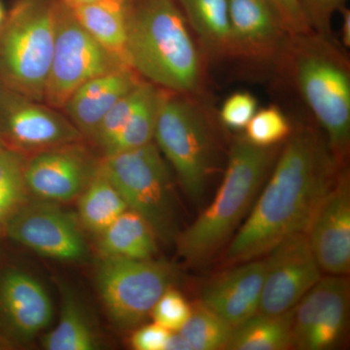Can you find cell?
<instances>
[{"label":"cell","mask_w":350,"mask_h":350,"mask_svg":"<svg viewBox=\"0 0 350 350\" xmlns=\"http://www.w3.org/2000/svg\"><path fill=\"white\" fill-rule=\"evenodd\" d=\"M6 11L4 9L3 5H2L1 1H0V27L3 25L4 21L6 19Z\"/></svg>","instance_id":"39"},{"label":"cell","mask_w":350,"mask_h":350,"mask_svg":"<svg viewBox=\"0 0 350 350\" xmlns=\"http://www.w3.org/2000/svg\"><path fill=\"white\" fill-rule=\"evenodd\" d=\"M255 96L247 92H239L230 96L223 103L220 119L227 128L243 130L257 112Z\"/></svg>","instance_id":"32"},{"label":"cell","mask_w":350,"mask_h":350,"mask_svg":"<svg viewBox=\"0 0 350 350\" xmlns=\"http://www.w3.org/2000/svg\"><path fill=\"white\" fill-rule=\"evenodd\" d=\"M162 92L163 89L149 84L144 98L126 119L118 137L103 157L139 148L153 142Z\"/></svg>","instance_id":"26"},{"label":"cell","mask_w":350,"mask_h":350,"mask_svg":"<svg viewBox=\"0 0 350 350\" xmlns=\"http://www.w3.org/2000/svg\"><path fill=\"white\" fill-rule=\"evenodd\" d=\"M52 319V301L36 278L17 268L0 271V336L17 349L31 342Z\"/></svg>","instance_id":"15"},{"label":"cell","mask_w":350,"mask_h":350,"mask_svg":"<svg viewBox=\"0 0 350 350\" xmlns=\"http://www.w3.org/2000/svg\"><path fill=\"white\" fill-rule=\"evenodd\" d=\"M154 139L186 194L200 200L213 161V144L202 113L180 94L163 90Z\"/></svg>","instance_id":"7"},{"label":"cell","mask_w":350,"mask_h":350,"mask_svg":"<svg viewBox=\"0 0 350 350\" xmlns=\"http://www.w3.org/2000/svg\"><path fill=\"white\" fill-rule=\"evenodd\" d=\"M288 38L312 33L301 0H266Z\"/></svg>","instance_id":"33"},{"label":"cell","mask_w":350,"mask_h":350,"mask_svg":"<svg viewBox=\"0 0 350 350\" xmlns=\"http://www.w3.org/2000/svg\"><path fill=\"white\" fill-rule=\"evenodd\" d=\"M306 234L320 269L332 275L349 273L350 185L345 170L320 202Z\"/></svg>","instance_id":"16"},{"label":"cell","mask_w":350,"mask_h":350,"mask_svg":"<svg viewBox=\"0 0 350 350\" xmlns=\"http://www.w3.org/2000/svg\"><path fill=\"white\" fill-rule=\"evenodd\" d=\"M282 55L287 57L301 96L325 130L328 145L340 161L347 155L350 140V71L347 57L330 39L314 32L288 38Z\"/></svg>","instance_id":"4"},{"label":"cell","mask_w":350,"mask_h":350,"mask_svg":"<svg viewBox=\"0 0 350 350\" xmlns=\"http://www.w3.org/2000/svg\"><path fill=\"white\" fill-rule=\"evenodd\" d=\"M347 0H301V9L310 29L326 39L332 36L334 14L345 6Z\"/></svg>","instance_id":"31"},{"label":"cell","mask_w":350,"mask_h":350,"mask_svg":"<svg viewBox=\"0 0 350 350\" xmlns=\"http://www.w3.org/2000/svg\"><path fill=\"white\" fill-rule=\"evenodd\" d=\"M85 142L59 145L27 156L25 180L29 193L56 204L78 199L101 162Z\"/></svg>","instance_id":"12"},{"label":"cell","mask_w":350,"mask_h":350,"mask_svg":"<svg viewBox=\"0 0 350 350\" xmlns=\"http://www.w3.org/2000/svg\"><path fill=\"white\" fill-rule=\"evenodd\" d=\"M59 0H16L0 27V86L44 100Z\"/></svg>","instance_id":"5"},{"label":"cell","mask_w":350,"mask_h":350,"mask_svg":"<svg viewBox=\"0 0 350 350\" xmlns=\"http://www.w3.org/2000/svg\"><path fill=\"white\" fill-rule=\"evenodd\" d=\"M340 12L342 15V44L345 48L350 47V11L349 9H347L342 7L340 9Z\"/></svg>","instance_id":"36"},{"label":"cell","mask_w":350,"mask_h":350,"mask_svg":"<svg viewBox=\"0 0 350 350\" xmlns=\"http://www.w3.org/2000/svg\"><path fill=\"white\" fill-rule=\"evenodd\" d=\"M16 347H14L13 344H11L8 340H6L5 338L0 336V350H10L15 349Z\"/></svg>","instance_id":"38"},{"label":"cell","mask_w":350,"mask_h":350,"mask_svg":"<svg viewBox=\"0 0 350 350\" xmlns=\"http://www.w3.org/2000/svg\"><path fill=\"white\" fill-rule=\"evenodd\" d=\"M78 200L80 224L96 236L128 209L125 200L101 167V162L100 169Z\"/></svg>","instance_id":"25"},{"label":"cell","mask_w":350,"mask_h":350,"mask_svg":"<svg viewBox=\"0 0 350 350\" xmlns=\"http://www.w3.org/2000/svg\"><path fill=\"white\" fill-rule=\"evenodd\" d=\"M98 237L101 258L150 259L157 251V237L151 226L129 208Z\"/></svg>","instance_id":"20"},{"label":"cell","mask_w":350,"mask_h":350,"mask_svg":"<svg viewBox=\"0 0 350 350\" xmlns=\"http://www.w3.org/2000/svg\"><path fill=\"white\" fill-rule=\"evenodd\" d=\"M234 330L224 319L200 304L192 308L190 317L178 333L192 350L225 349Z\"/></svg>","instance_id":"28"},{"label":"cell","mask_w":350,"mask_h":350,"mask_svg":"<svg viewBox=\"0 0 350 350\" xmlns=\"http://www.w3.org/2000/svg\"><path fill=\"white\" fill-rule=\"evenodd\" d=\"M2 148H3V145H2L1 142H0V151H1Z\"/></svg>","instance_id":"40"},{"label":"cell","mask_w":350,"mask_h":350,"mask_svg":"<svg viewBox=\"0 0 350 350\" xmlns=\"http://www.w3.org/2000/svg\"><path fill=\"white\" fill-rule=\"evenodd\" d=\"M87 142L62 110L0 86V142L25 156Z\"/></svg>","instance_id":"10"},{"label":"cell","mask_w":350,"mask_h":350,"mask_svg":"<svg viewBox=\"0 0 350 350\" xmlns=\"http://www.w3.org/2000/svg\"><path fill=\"white\" fill-rule=\"evenodd\" d=\"M101 167L129 209L149 223L157 239L170 243L178 236L172 177L153 142L101 158Z\"/></svg>","instance_id":"6"},{"label":"cell","mask_w":350,"mask_h":350,"mask_svg":"<svg viewBox=\"0 0 350 350\" xmlns=\"http://www.w3.org/2000/svg\"><path fill=\"white\" fill-rule=\"evenodd\" d=\"M176 2L206 50L215 56H232L228 0H176Z\"/></svg>","instance_id":"23"},{"label":"cell","mask_w":350,"mask_h":350,"mask_svg":"<svg viewBox=\"0 0 350 350\" xmlns=\"http://www.w3.org/2000/svg\"><path fill=\"white\" fill-rule=\"evenodd\" d=\"M232 56L269 59L280 56L288 39L266 0H228Z\"/></svg>","instance_id":"17"},{"label":"cell","mask_w":350,"mask_h":350,"mask_svg":"<svg viewBox=\"0 0 350 350\" xmlns=\"http://www.w3.org/2000/svg\"><path fill=\"white\" fill-rule=\"evenodd\" d=\"M245 139L259 147H273L291 135V126L280 108L271 107L255 113L246 126Z\"/></svg>","instance_id":"29"},{"label":"cell","mask_w":350,"mask_h":350,"mask_svg":"<svg viewBox=\"0 0 350 350\" xmlns=\"http://www.w3.org/2000/svg\"><path fill=\"white\" fill-rule=\"evenodd\" d=\"M62 3L68 7L86 5V4L100 3V2H128L129 0H59Z\"/></svg>","instance_id":"37"},{"label":"cell","mask_w":350,"mask_h":350,"mask_svg":"<svg viewBox=\"0 0 350 350\" xmlns=\"http://www.w3.org/2000/svg\"><path fill=\"white\" fill-rule=\"evenodd\" d=\"M142 80L129 66L98 76L76 90L62 111L89 142L105 115Z\"/></svg>","instance_id":"19"},{"label":"cell","mask_w":350,"mask_h":350,"mask_svg":"<svg viewBox=\"0 0 350 350\" xmlns=\"http://www.w3.org/2000/svg\"><path fill=\"white\" fill-rule=\"evenodd\" d=\"M170 333L155 322L139 327L131 336V347L135 350H165Z\"/></svg>","instance_id":"34"},{"label":"cell","mask_w":350,"mask_h":350,"mask_svg":"<svg viewBox=\"0 0 350 350\" xmlns=\"http://www.w3.org/2000/svg\"><path fill=\"white\" fill-rule=\"evenodd\" d=\"M349 306L347 278L340 275L320 278L294 308L293 347L301 350L333 347L344 333Z\"/></svg>","instance_id":"14"},{"label":"cell","mask_w":350,"mask_h":350,"mask_svg":"<svg viewBox=\"0 0 350 350\" xmlns=\"http://www.w3.org/2000/svg\"><path fill=\"white\" fill-rule=\"evenodd\" d=\"M128 2H100L68 7L76 21L101 46L126 61Z\"/></svg>","instance_id":"22"},{"label":"cell","mask_w":350,"mask_h":350,"mask_svg":"<svg viewBox=\"0 0 350 350\" xmlns=\"http://www.w3.org/2000/svg\"><path fill=\"white\" fill-rule=\"evenodd\" d=\"M129 66L101 46L59 0L54 53L46 83V105L63 110L69 98L85 83Z\"/></svg>","instance_id":"9"},{"label":"cell","mask_w":350,"mask_h":350,"mask_svg":"<svg viewBox=\"0 0 350 350\" xmlns=\"http://www.w3.org/2000/svg\"><path fill=\"white\" fill-rule=\"evenodd\" d=\"M126 61L160 89L180 94L197 91L202 59L176 0H130Z\"/></svg>","instance_id":"2"},{"label":"cell","mask_w":350,"mask_h":350,"mask_svg":"<svg viewBox=\"0 0 350 350\" xmlns=\"http://www.w3.org/2000/svg\"><path fill=\"white\" fill-rule=\"evenodd\" d=\"M5 236L57 261L81 262L88 255L79 223L56 202H27L7 226Z\"/></svg>","instance_id":"11"},{"label":"cell","mask_w":350,"mask_h":350,"mask_svg":"<svg viewBox=\"0 0 350 350\" xmlns=\"http://www.w3.org/2000/svg\"><path fill=\"white\" fill-rule=\"evenodd\" d=\"M61 313L54 330L42 338L47 350H94L100 349V340L77 295L64 283H59Z\"/></svg>","instance_id":"21"},{"label":"cell","mask_w":350,"mask_h":350,"mask_svg":"<svg viewBox=\"0 0 350 350\" xmlns=\"http://www.w3.org/2000/svg\"><path fill=\"white\" fill-rule=\"evenodd\" d=\"M259 312L278 315L293 310L320 278V267L306 232L283 239L269 251Z\"/></svg>","instance_id":"13"},{"label":"cell","mask_w":350,"mask_h":350,"mask_svg":"<svg viewBox=\"0 0 350 350\" xmlns=\"http://www.w3.org/2000/svg\"><path fill=\"white\" fill-rule=\"evenodd\" d=\"M293 310L282 314L257 313L234 327L226 345L230 350H285L293 347Z\"/></svg>","instance_id":"24"},{"label":"cell","mask_w":350,"mask_h":350,"mask_svg":"<svg viewBox=\"0 0 350 350\" xmlns=\"http://www.w3.org/2000/svg\"><path fill=\"white\" fill-rule=\"evenodd\" d=\"M337 157L314 131L290 135L268 184L226 251L236 264L267 254L283 239L306 232L338 174Z\"/></svg>","instance_id":"1"},{"label":"cell","mask_w":350,"mask_h":350,"mask_svg":"<svg viewBox=\"0 0 350 350\" xmlns=\"http://www.w3.org/2000/svg\"><path fill=\"white\" fill-rule=\"evenodd\" d=\"M266 262H244L218 276L202 291V304L237 327L259 312Z\"/></svg>","instance_id":"18"},{"label":"cell","mask_w":350,"mask_h":350,"mask_svg":"<svg viewBox=\"0 0 350 350\" xmlns=\"http://www.w3.org/2000/svg\"><path fill=\"white\" fill-rule=\"evenodd\" d=\"M177 280L178 273L174 265L152 258H101L96 275L105 310L122 329L137 328Z\"/></svg>","instance_id":"8"},{"label":"cell","mask_w":350,"mask_h":350,"mask_svg":"<svg viewBox=\"0 0 350 350\" xmlns=\"http://www.w3.org/2000/svg\"><path fill=\"white\" fill-rule=\"evenodd\" d=\"M275 155V146H256L245 138L234 142L213 202L175 239L179 255L186 262H206L227 243L252 204Z\"/></svg>","instance_id":"3"},{"label":"cell","mask_w":350,"mask_h":350,"mask_svg":"<svg viewBox=\"0 0 350 350\" xmlns=\"http://www.w3.org/2000/svg\"><path fill=\"white\" fill-rule=\"evenodd\" d=\"M192 308L185 297L170 287L160 297L151 315L154 322L170 332H178L190 317Z\"/></svg>","instance_id":"30"},{"label":"cell","mask_w":350,"mask_h":350,"mask_svg":"<svg viewBox=\"0 0 350 350\" xmlns=\"http://www.w3.org/2000/svg\"><path fill=\"white\" fill-rule=\"evenodd\" d=\"M165 350H192L187 340L178 332H172L165 345Z\"/></svg>","instance_id":"35"},{"label":"cell","mask_w":350,"mask_h":350,"mask_svg":"<svg viewBox=\"0 0 350 350\" xmlns=\"http://www.w3.org/2000/svg\"><path fill=\"white\" fill-rule=\"evenodd\" d=\"M27 156L5 147L0 151V237L20 209L29 202L25 180Z\"/></svg>","instance_id":"27"}]
</instances>
